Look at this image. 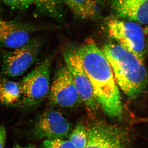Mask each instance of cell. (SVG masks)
I'll return each instance as SVG.
<instances>
[{
  "instance_id": "2e32d148",
  "label": "cell",
  "mask_w": 148,
  "mask_h": 148,
  "mask_svg": "<svg viewBox=\"0 0 148 148\" xmlns=\"http://www.w3.org/2000/svg\"><path fill=\"white\" fill-rule=\"evenodd\" d=\"M42 148H75L70 140L63 138H48L43 142Z\"/></svg>"
},
{
  "instance_id": "52a82bcc",
  "label": "cell",
  "mask_w": 148,
  "mask_h": 148,
  "mask_svg": "<svg viewBox=\"0 0 148 148\" xmlns=\"http://www.w3.org/2000/svg\"><path fill=\"white\" fill-rule=\"evenodd\" d=\"M49 92L51 103L61 108H73L82 102L66 66L57 70Z\"/></svg>"
},
{
  "instance_id": "8992f818",
  "label": "cell",
  "mask_w": 148,
  "mask_h": 148,
  "mask_svg": "<svg viewBox=\"0 0 148 148\" xmlns=\"http://www.w3.org/2000/svg\"><path fill=\"white\" fill-rule=\"evenodd\" d=\"M40 48L38 40H31L26 45L3 56L2 74L8 77L21 76L34 63Z\"/></svg>"
},
{
  "instance_id": "7a4b0ae2",
  "label": "cell",
  "mask_w": 148,
  "mask_h": 148,
  "mask_svg": "<svg viewBox=\"0 0 148 148\" xmlns=\"http://www.w3.org/2000/svg\"><path fill=\"white\" fill-rule=\"evenodd\" d=\"M102 51L113 71L121 89L129 98H138L147 84L144 61L119 44L106 45Z\"/></svg>"
},
{
  "instance_id": "3957f363",
  "label": "cell",
  "mask_w": 148,
  "mask_h": 148,
  "mask_svg": "<svg viewBox=\"0 0 148 148\" xmlns=\"http://www.w3.org/2000/svg\"><path fill=\"white\" fill-rule=\"evenodd\" d=\"M51 64V58H46L21 81V102L24 108L36 107L47 96L50 89Z\"/></svg>"
},
{
  "instance_id": "8fae6325",
  "label": "cell",
  "mask_w": 148,
  "mask_h": 148,
  "mask_svg": "<svg viewBox=\"0 0 148 148\" xmlns=\"http://www.w3.org/2000/svg\"><path fill=\"white\" fill-rule=\"evenodd\" d=\"M116 16L144 24H148V0H108Z\"/></svg>"
},
{
  "instance_id": "5bb4252c",
  "label": "cell",
  "mask_w": 148,
  "mask_h": 148,
  "mask_svg": "<svg viewBox=\"0 0 148 148\" xmlns=\"http://www.w3.org/2000/svg\"><path fill=\"white\" fill-rule=\"evenodd\" d=\"M21 100L20 83L5 79L0 80V104L14 106Z\"/></svg>"
},
{
  "instance_id": "9c48e42d",
  "label": "cell",
  "mask_w": 148,
  "mask_h": 148,
  "mask_svg": "<svg viewBox=\"0 0 148 148\" xmlns=\"http://www.w3.org/2000/svg\"><path fill=\"white\" fill-rule=\"evenodd\" d=\"M71 125L58 111L48 110L40 116L35 124L33 134L36 139L67 138Z\"/></svg>"
},
{
  "instance_id": "ffe728a7",
  "label": "cell",
  "mask_w": 148,
  "mask_h": 148,
  "mask_svg": "<svg viewBox=\"0 0 148 148\" xmlns=\"http://www.w3.org/2000/svg\"><path fill=\"white\" fill-rule=\"evenodd\" d=\"M1 0H0V11H1Z\"/></svg>"
},
{
  "instance_id": "7c38bea8",
  "label": "cell",
  "mask_w": 148,
  "mask_h": 148,
  "mask_svg": "<svg viewBox=\"0 0 148 148\" xmlns=\"http://www.w3.org/2000/svg\"><path fill=\"white\" fill-rule=\"evenodd\" d=\"M76 18L97 21L102 17L104 0H62Z\"/></svg>"
},
{
  "instance_id": "ba28073f",
  "label": "cell",
  "mask_w": 148,
  "mask_h": 148,
  "mask_svg": "<svg viewBox=\"0 0 148 148\" xmlns=\"http://www.w3.org/2000/svg\"><path fill=\"white\" fill-rule=\"evenodd\" d=\"M86 129L87 143L84 148H126L122 132L113 125L97 122Z\"/></svg>"
},
{
  "instance_id": "ac0fdd59",
  "label": "cell",
  "mask_w": 148,
  "mask_h": 148,
  "mask_svg": "<svg viewBox=\"0 0 148 148\" xmlns=\"http://www.w3.org/2000/svg\"><path fill=\"white\" fill-rule=\"evenodd\" d=\"M7 133L5 127L0 125V148H4L6 141Z\"/></svg>"
},
{
  "instance_id": "6da1fadb",
  "label": "cell",
  "mask_w": 148,
  "mask_h": 148,
  "mask_svg": "<svg viewBox=\"0 0 148 148\" xmlns=\"http://www.w3.org/2000/svg\"><path fill=\"white\" fill-rule=\"evenodd\" d=\"M78 50L98 106L109 116L119 117L123 112L120 93L103 51L93 42L85 44Z\"/></svg>"
},
{
  "instance_id": "9a60e30c",
  "label": "cell",
  "mask_w": 148,
  "mask_h": 148,
  "mask_svg": "<svg viewBox=\"0 0 148 148\" xmlns=\"http://www.w3.org/2000/svg\"><path fill=\"white\" fill-rule=\"evenodd\" d=\"M69 140L75 148H84L87 145V134L86 127L82 123H78L69 135Z\"/></svg>"
},
{
  "instance_id": "30bf717a",
  "label": "cell",
  "mask_w": 148,
  "mask_h": 148,
  "mask_svg": "<svg viewBox=\"0 0 148 148\" xmlns=\"http://www.w3.org/2000/svg\"><path fill=\"white\" fill-rule=\"evenodd\" d=\"M40 29L16 20H0V47L13 49L22 47L30 41L31 33Z\"/></svg>"
},
{
  "instance_id": "e0dca14e",
  "label": "cell",
  "mask_w": 148,
  "mask_h": 148,
  "mask_svg": "<svg viewBox=\"0 0 148 148\" xmlns=\"http://www.w3.org/2000/svg\"><path fill=\"white\" fill-rule=\"evenodd\" d=\"M6 5L12 9H24L32 5V0H3Z\"/></svg>"
},
{
  "instance_id": "4fadbf2b",
  "label": "cell",
  "mask_w": 148,
  "mask_h": 148,
  "mask_svg": "<svg viewBox=\"0 0 148 148\" xmlns=\"http://www.w3.org/2000/svg\"><path fill=\"white\" fill-rule=\"evenodd\" d=\"M38 12L59 23L65 20L66 10L62 0H32Z\"/></svg>"
},
{
  "instance_id": "d6986e66",
  "label": "cell",
  "mask_w": 148,
  "mask_h": 148,
  "mask_svg": "<svg viewBox=\"0 0 148 148\" xmlns=\"http://www.w3.org/2000/svg\"><path fill=\"white\" fill-rule=\"evenodd\" d=\"M13 148H35V147L34 146L32 145H29L26 146H21L16 143L14 145Z\"/></svg>"
},
{
  "instance_id": "5b68a950",
  "label": "cell",
  "mask_w": 148,
  "mask_h": 148,
  "mask_svg": "<svg viewBox=\"0 0 148 148\" xmlns=\"http://www.w3.org/2000/svg\"><path fill=\"white\" fill-rule=\"evenodd\" d=\"M78 49L72 47L65 49L63 52L64 60L82 101L89 111L95 112L98 110V105L90 80L84 69Z\"/></svg>"
},
{
  "instance_id": "277c9868",
  "label": "cell",
  "mask_w": 148,
  "mask_h": 148,
  "mask_svg": "<svg viewBox=\"0 0 148 148\" xmlns=\"http://www.w3.org/2000/svg\"><path fill=\"white\" fill-rule=\"evenodd\" d=\"M109 34L123 47L144 61L145 53V35L137 22L113 19L108 24Z\"/></svg>"
}]
</instances>
